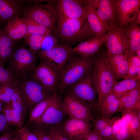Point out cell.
Masks as SVG:
<instances>
[{
	"mask_svg": "<svg viewBox=\"0 0 140 140\" xmlns=\"http://www.w3.org/2000/svg\"><path fill=\"white\" fill-rule=\"evenodd\" d=\"M135 56L140 58V49L138 50L136 52Z\"/></svg>",
	"mask_w": 140,
	"mask_h": 140,
	"instance_id": "50",
	"label": "cell"
},
{
	"mask_svg": "<svg viewBox=\"0 0 140 140\" xmlns=\"http://www.w3.org/2000/svg\"><path fill=\"white\" fill-rule=\"evenodd\" d=\"M9 124L15 125L14 123L11 115H4Z\"/></svg>",
	"mask_w": 140,
	"mask_h": 140,
	"instance_id": "49",
	"label": "cell"
},
{
	"mask_svg": "<svg viewBox=\"0 0 140 140\" xmlns=\"http://www.w3.org/2000/svg\"><path fill=\"white\" fill-rule=\"evenodd\" d=\"M83 140H103L102 138L94 131H90Z\"/></svg>",
	"mask_w": 140,
	"mask_h": 140,
	"instance_id": "43",
	"label": "cell"
},
{
	"mask_svg": "<svg viewBox=\"0 0 140 140\" xmlns=\"http://www.w3.org/2000/svg\"><path fill=\"white\" fill-rule=\"evenodd\" d=\"M24 1L0 0V12L2 24L23 14Z\"/></svg>",
	"mask_w": 140,
	"mask_h": 140,
	"instance_id": "18",
	"label": "cell"
},
{
	"mask_svg": "<svg viewBox=\"0 0 140 140\" xmlns=\"http://www.w3.org/2000/svg\"><path fill=\"white\" fill-rule=\"evenodd\" d=\"M102 139L103 140H116L111 139H105L103 138H102Z\"/></svg>",
	"mask_w": 140,
	"mask_h": 140,
	"instance_id": "54",
	"label": "cell"
},
{
	"mask_svg": "<svg viewBox=\"0 0 140 140\" xmlns=\"http://www.w3.org/2000/svg\"><path fill=\"white\" fill-rule=\"evenodd\" d=\"M132 137L131 136L127 130L120 129L112 139L116 140H128Z\"/></svg>",
	"mask_w": 140,
	"mask_h": 140,
	"instance_id": "41",
	"label": "cell"
},
{
	"mask_svg": "<svg viewBox=\"0 0 140 140\" xmlns=\"http://www.w3.org/2000/svg\"><path fill=\"white\" fill-rule=\"evenodd\" d=\"M116 118H113L110 123L98 133L97 134L102 138L108 139L112 138L113 135V125L116 121Z\"/></svg>",
	"mask_w": 140,
	"mask_h": 140,
	"instance_id": "37",
	"label": "cell"
},
{
	"mask_svg": "<svg viewBox=\"0 0 140 140\" xmlns=\"http://www.w3.org/2000/svg\"><path fill=\"white\" fill-rule=\"evenodd\" d=\"M23 17L25 19L27 26V32L26 36L32 34L46 36L53 34L49 29L27 17L24 16Z\"/></svg>",
	"mask_w": 140,
	"mask_h": 140,
	"instance_id": "27",
	"label": "cell"
},
{
	"mask_svg": "<svg viewBox=\"0 0 140 140\" xmlns=\"http://www.w3.org/2000/svg\"><path fill=\"white\" fill-rule=\"evenodd\" d=\"M93 65V57L76 56L69 59L60 75L57 86L60 94L69 86L91 73Z\"/></svg>",
	"mask_w": 140,
	"mask_h": 140,
	"instance_id": "3",
	"label": "cell"
},
{
	"mask_svg": "<svg viewBox=\"0 0 140 140\" xmlns=\"http://www.w3.org/2000/svg\"><path fill=\"white\" fill-rule=\"evenodd\" d=\"M48 135L50 140H70L62 128H59L51 129Z\"/></svg>",
	"mask_w": 140,
	"mask_h": 140,
	"instance_id": "35",
	"label": "cell"
},
{
	"mask_svg": "<svg viewBox=\"0 0 140 140\" xmlns=\"http://www.w3.org/2000/svg\"><path fill=\"white\" fill-rule=\"evenodd\" d=\"M106 39V36L103 37L94 36L79 43L72 50L81 57L93 58L99 51Z\"/></svg>",
	"mask_w": 140,
	"mask_h": 140,
	"instance_id": "17",
	"label": "cell"
},
{
	"mask_svg": "<svg viewBox=\"0 0 140 140\" xmlns=\"http://www.w3.org/2000/svg\"><path fill=\"white\" fill-rule=\"evenodd\" d=\"M16 84V81L9 82L0 86V101L5 104L10 102Z\"/></svg>",
	"mask_w": 140,
	"mask_h": 140,
	"instance_id": "28",
	"label": "cell"
},
{
	"mask_svg": "<svg viewBox=\"0 0 140 140\" xmlns=\"http://www.w3.org/2000/svg\"><path fill=\"white\" fill-rule=\"evenodd\" d=\"M13 136V134L10 132H5L0 136V140H12Z\"/></svg>",
	"mask_w": 140,
	"mask_h": 140,
	"instance_id": "47",
	"label": "cell"
},
{
	"mask_svg": "<svg viewBox=\"0 0 140 140\" xmlns=\"http://www.w3.org/2000/svg\"><path fill=\"white\" fill-rule=\"evenodd\" d=\"M67 88L68 89V93L86 103L93 102L96 100L97 93L93 82L91 73Z\"/></svg>",
	"mask_w": 140,
	"mask_h": 140,
	"instance_id": "12",
	"label": "cell"
},
{
	"mask_svg": "<svg viewBox=\"0 0 140 140\" xmlns=\"http://www.w3.org/2000/svg\"><path fill=\"white\" fill-rule=\"evenodd\" d=\"M37 54L23 47L16 49L6 68L16 80L31 75L36 67Z\"/></svg>",
	"mask_w": 140,
	"mask_h": 140,
	"instance_id": "4",
	"label": "cell"
},
{
	"mask_svg": "<svg viewBox=\"0 0 140 140\" xmlns=\"http://www.w3.org/2000/svg\"><path fill=\"white\" fill-rule=\"evenodd\" d=\"M16 80L9 71L0 65V86L10 81Z\"/></svg>",
	"mask_w": 140,
	"mask_h": 140,
	"instance_id": "38",
	"label": "cell"
},
{
	"mask_svg": "<svg viewBox=\"0 0 140 140\" xmlns=\"http://www.w3.org/2000/svg\"><path fill=\"white\" fill-rule=\"evenodd\" d=\"M56 1L23 7L24 16L49 29L53 33L58 19Z\"/></svg>",
	"mask_w": 140,
	"mask_h": 140,
	"instance_id": "5",
	"label": "cell"
},
{
	"mask_svg": "<svg viewBox=\"0 0 140 140\" xmlns=\"http://www.w3.org/2000/svg\"><path fill=\"white\" fill-rule=\"evenodd\" d=\"M120 110V103L119 99H117L104 108L100 109L101 117L109 119L115 113Z\"/></svg>",
	"mask_w": 140,
	"mask_h": 140,
	"instance_id": "33",
	"label": "cell"
},
{
	"mask_svg": "<svg viewBox=\"0 0 140 140\" xmlns=\"http://www.w3.org/2000/svg\"><path fill=\"white\" fill-rule=\"evenodd\" d=\"M140 7V0H116V8L120 26L122 27L132 20Z\"/></svg>",
	"mask_w": 140,
	"mask_h": 140,
	"instance_id": "14",
	"label": "cell"
},
{
	"mask_svg": "<svg viewBox=\"0 0 140 140\" xmlns=\"http://www.w3.org/2000/svg\"><path fill=\"white\" fill-rule=\"evenodd\" d=\"M134 22L138 24H140V10L137 12L132 20Z\"/></svg>",
	"mask_w": 140,
	"mask_h": 140,
	"instance_id": "48",
	"label": "cell"
},
{
	"mask_svg": "<svg viewBox=\"0 0 140 140\" xmlns=\"http://www.w3.org/2000/svg\"><path fill=\"white\" fill-rule=\"evenodd\" d=\"M65 113H66L63 108L61 99L59 96H57L41 116L34 122L38 124H58L62 120Z\"/></svg>",
	"mask_w": 140,
	"mask_h": 140,
	"instance_id": "15",
	"label": "cell"
},
{
	"mask_svg": "<svg viewBox=\"0 0 140 140\" xmlns=\"http://www.w3.org/2000/svg\"><path fill=\"white\" fill-rule=\"evenodd\" d=\"M136 78L138 79V80L140 81V71L137 74L136 76Z\"/></svg>",
	"mask_w": 140,
	"mask_h": 140,
	"instance_id": "51",
	"label": "cell"
},
{
	"mask_svg": "<svg viewBox=\"0 0 140 140\" xmlns=\"http://www.w3.org/2000/svg\"><path fill=\"white\" fill-rule=\"evenodd\" d=\"M17 137L19 140H39L37 137L32 133L28 128L23 127L17 132Z\"/></svg>",
	"mask_w": 140,
	"mask_h": 140,
	"instance_id": "36",
	"label": "cell"
},
{
	"mask_svg": "<svg viewBox=\"0 0 140 140\" xmlns=\"http://www.w3.org/2000/svg\"><path fill=\"white\" fill-rule=\"evenodd\" d=\"M106 27V39L105 42L107 48V54H122L128 56L129 41L122 27L110 26Z\"/></svg>",
	"mask_w": 140,
	"mask_h": 140,
	"instance_id": "8",
	"label": "cell"
},
{
	"mask_svg": "<svg viewBox=\"0 0 140 140\" xmlns=\"http://www.w3.org/2000/svg\"><path fill=\"white\" fill-rule=\"evenodd\" d=\"M140 85V81L136 77L125 78L116 82L111 91L119 99L124 94Z\"/></svg>",
	"mask_w": 140,
	"mask_h": 140,
	"instance_id": "24",
	"label": "cell"
},
{
	"mask_svg": "<svg viewBox=\"0 0 140 140\" xmlns=\"http://www.w3.org/2000/svg\"><path fill=\"white\" fill-rule=\"evenodd\" d=\"M12 110V107L9 104H7L2 108L1 112L4 115H11Z\"/></svg>",
	"mask_w": 140,
	"mask_h": 140,
	"instance_id": "46",
	"label": "cell"
},
{
	"mask_svg": "<svg viewBox=\"0 0 140 140\" xmlns=\"http://www.w3.org/2000/svg\"><path fill=\"white\" fill-rule=\"evenodd\" d=\"M58 40L53 34L45 36L43 40L40 50H47L59 45Z\"/></svg>",
	"mask_w": 140,
	"mask_h": 140,
	"instance_id": "34",
	"label": "cell"
},
{
	"mask_svg": "<svg viewBox=\"0 0 140 140\" xmlns=\"http://www.w3.org/2000/svg\"><path fill=\"white\" fill-rule=\"evenodd\" d=\"M2 29L7 36L15 40L24 38L27 32L26 22L23 17H17L8 21Z\"/></svg>",
	"mask_w": 140,
	"mask_h": 140,
	"instance_id": "19",
	"label": "cell"
},
{
	"mask_svg": "<svg viewBox=\"0 0 140 140\" xmlns=\"http://www.w3.org/2000/svg\"><path fill=\"white\" fill-rule=\"evenodd\" d=\"M122 113L131 111L140 102V85L123 94L119 99Z\"/></svg>",
	"mask_w": 140,
	"mask_h": 140,
	"instance_id": "23",
	"label": "cell"
},
{
	"mask_svg": "<svg viewBox=\"0 0 140 140\" xmlns=\"http://www.w3.org/2000/svg\"><path fill=\"white\" fill-rule=\"evenodd\" d=\"M129 41V57L135 56L136 52L140 49V27L131 21L121 27Z\"/></svg>",
	"mask_w": 140,
	"mask_h": 140,
	"instance_id": "20",
	"label": "cell"
},
{
	"mask_svg": "<svg viewBox=\"0 0 140 140\" xmlns=\"http://www.w3.org/2000/svg\"><path fill=\"white\" fill-rule=\"evenodd\" d=\"M16 40L7 36L0 26V65L4 66L15 50Z\"/></svg>",
	"mask_w": 140,
	"mask_h": 140,
	"instance_id": "22",
	"label": "cell"
},
{
	"mask_svg": "<svg viewBox=\"0 0 140 140\" xmlns=\"http://www.w3.org/2000/svg\"><path fill=\"white\" fill-rule=\"evenodd\" d=\"M128 60V69L125 78L136 77L140 71V58L136 56H132L129 57Z\"/></svg>",
	"mask_w": 140,
	"mask_h": 140,
	"instance_id": "31",
	"label": "cell"
},
{
	"mask_svg": "<svg viewBox=\"0 0 140 140\" xmlns=\"http://www.w3.org/2000/svg\"><path fill=\"white\" fill-rule=\"evenodd\" d=\"M45 36L36 34L30 35L24 38V41L29 46V49L37 54L41 49Z\"/></svg>",
	"mask_w": 140,
	"mask_h": 140,
	"instance_id": "30",
	"label": "cell"
},
{
	"mask_svg": "<svg viewBox=\"0 0 140 140\" xmlns=\"http://www.w3.org/2000/svg\"><path fill=\"white\" fill-rule=\"evenodd\" d=\"M86 7V18L94 35L100 37H104L107 33L106 28L98 15L96 10L87 2Z\"/></svg>",
	"mask_w": 140,
	"mask_h": 140,
	"instance_id": "21",
	"label": "cell"
},
{
	"mask_svg": "<svg viewBox=\"0 0 140 140\" xmlns=\"http://www.w3.org/2000/svg\"><path fill=\"white\" fill-rule=\"evenodd\" d=\"M93 58L94 65L91 75L98 95L97 104H98L109 94L117 80L111 69L106 52L99 51Z\"/></svg>",
	"mask_w": 140,
	"mask_h": 140,
	"instance_id": "2",
	"label": "cell"
},
{
	"mask_svg": "<svg viewBox=\"0 0 140 140\" xmlns=\"http://www.w3.org/2000/svg\"><path fill=\"white\" fill-rule=\"evenodd\" d=\"M62 129L70 140H83L90 131L89 121L70 117Z\"/></svg>",
	"mask_w": 140,
	"mask_h": 140,
	"instance_id": "13",
	"label": "cell"
},
{
	"mask_svg": "<svg viewBox=\"0 0 140 140\" xmlns=\"http://www.w3.org/2000/svg\"><path fill=\"white\" fill-rule=\"evenodd\" d=\"M53 34L59 44L71 47L95 36L86 18L68 19L58 21Z\"/></svg>",
	"mask_w": 140,
	"mask_h": 140,
	"instance_id": "1",
	"label": "cell"
},
{
	"mask_svg": "<svg viewBox=\"0 0 140 140\" xmlns=\"http://www.w3.org/2000/svg\"><path fill=\"white\" fill-rule=\"evenodd\" d=\"M32 76L49 92L57 88L60 74L44 61L41 60Z\"/></svg>",
	"mask_w": 140,
	"mask_h": 140,
	"instance_id": "10",
	"label": "cell"
},
{
	"mask_svg": "<svg viewBox=\"0 0 140 140\" xmlns=\"http://www.w3.org/2000/svg\"><path fill=\"white\" fill-rule=\"evenodd\" d=\"M128 59L109 65L111 69L117 80L124 79L129 67Z\"/></svg>",
	"mask_w": 140,
	"mask_h": 140,
	"instance_id": "29",
	"label": "cell"
},
{
	"mask_svg": "<svg viewBox=\"0 0 140 140\" xmlns=\"http://www.w3.org/2000/svg\"><path fill=\"white\" fill-rule=\"evenodd\" d=\"M2 103L0 101V112L1 111L2 108Z\"/></svg>",
	"mask_w": 140,
	"mask_h": 140,
	"instance_id": "52",
	"label": "cell"
},
{
	"mask_svg": "<svg viewBox=\"0 0 140 140\" xmlns=\"http://www.w3.org/2000/svg\"><path fill=\"white\" fill-rule=\"evenodd\" d=\"M116 0H100L97 15L106 26L120 27L116 8Z\"/></svg>",
	"mask_w": 140,
	"mask_h": 140,
	"instance_id": "16",
	"label": "cell"
},
{
	"mask_svg": "<svg viewBox=\"0 0 140 140\" xmlns=\"http://www.w3.org/2000/svg\"><path fill=\"white\" fill-rule=\"evenodd\" d=\"M12 109L11 115L14 123L15 126L20 129L22 128L23 127V118L21 114L16 111L12 107Z\"/></svg>",
	"mask_w": 140,
	"mask_h": 140,
	"instance_id": "40",
	"label": "cell"
},
{
	"mask_svg": "<svg viewBox=\"0 0 140 140\" xmlns=\"http://www.w3.org/2000/svg\"><path fill=\"white\" fill-rule=\"evenodd\" d=\"M62 104L65 113L70 117L89 122L93 119L90 109L86 104L69 93L65 96Z\"/></svg>",
	"mask_w": 140,
	"mask_h": 140,
	"instance_id": "11",
	"label": "cell"
},
{
	"mask_svg": "<svg viewBox=\"0 0 140 140\" xmlns=\"http://www.w3.org/2000/svg\"><path fill=\"white\" fill-rule=\"evenodd\" d=\"M8 124L4 115L2 113H0V132L5 131Z\"/></svg>",
	"mask_w": 140,
	"mask_h": 140,
	"instance_id": "42",
	"label": "cell"
},
{
	"mask_svg": "<svg viewBox=\"0 0 140 140\" xmlns=\"http://www.w3.org/2000/svg\"><path fill=\"white\" fill-rule=\"evenodd\" d=\"M8 104H10L24 118L25 115L27 106L24 97L16 84L15 86L10 101Z\"/></svg>",
	"mask_w": 140,
	"mask_h": 140,
	"instance_id": "26",
	"label": "cell"
},
{
	"mask_svg": "<svg viewBox=\"0 0 140 140\" xmlns=\"http://www.w3.org/2000/svg\"><path fill=\"white\" fill-rule=\"evenodd\" d=\"M113 119H107L101 117L96 120L94 121V131L98 134L101 130L105 128L112 121Z\"/></svg>",
	"mask_w": 140,
	"mask_h": 140,
	"instance_id": "39",
	"label": "cell"
},
{
	"mask_svg": "<svg viewBox=\"0 0 140 140\" xmlns=\"http://www.w3.org/2000/svg\"><path fill=\"white\" fill-rule=\"evenodd\" d=\"M86 3L83 0H57V22L68 19L86 18Z\"/></svg>",
	"mask_w": 140,
	"mask_h": 140,
	"instance_id": "9",
	"label": "cell"
},
{
	"mask_svg": "<svg viewBox=\"0 0 140 140\" xmlns=\"http://www.w3.org/2000/svg\"><path fill=\"white\" fill-rule=\"evenodd\" d=\"M2 24V23L0 12V26H1V25Z\"/></svg>",
	"mask_w": 140,
	"mask_h": 140,
	"instance_id": "53",
	"label": "cell"
},
{
	"mask_svg": "<svg viewBox=\"0 0 140 140\" xmlns=\"http://www.w3.org/2000/svg\"><path fill=\"white\" fill-rule=\"evenodd\" d=\"M55 92L36 104L32 110L26 125L38 120L57 96Z\"/></svg>",
	"mask_w": 140,
	"mask_h": 140,
	"instance_id": "25",
	"label": "cell"
},
{
	"mask_svg": "<svg viewBox=\"0 0 140 140\" xmlns=\"http://www.w3.org/2000/svg\"><path fill=\"white\" fill-rule=\"evenodd\" d=\"M128 126L127 130L131 134V139L133 140H140V121L135 113L131 123Z\"/></svg>",
	"mask_w": 140,
	"mask_h": 140,
	"instance_id": "32",
	"label": "cell"
},
{
	"mask_svg": "<svg viewBox=\"0 0 140 140\" xmlns=\"http://www.w3.org/2000/svg\"><path fill=\"white\" fill-rule=\"evenodd\" d=\"M37 54L41 60L45 62L60 75L67 61L77 54L71 47L59 44L48 50H40Z\"/></svg>",
	"mask_w": 140,
	"mask_h": 140,
	"instance_id": "6",
	"label": "cell"
},
{
	"mask_svg": "<svg viewBox=\"0 0 140 140\" xmlns=\"http://www.w3.org/2000/svg\"><path fill=\"white\" fill-rule=\"evenodd\" d=\"M37 137L39 140H50L47 134L41 131H36L33 133Z\"/></svg>",
	"mask_w": 140,
	"mask_h": 140,
	"instance_id": "44",
	"label": "cell"
},
{
	"mask_svg": "<svg viewBox=\"0 0 140 140\" xmlns=\"http://www.w3.org/2000/svg\"><path fill=\"white\" fill-rule=\"evenodd\" d=\"M86 1L89 5L96 10L99 8L100 0H86Z\"/></svg>",
	"mask_w": 140,
	"mask_h": 140,
	"instance_id": "45",
	"label": "cell"
},
{
	"mask_svg": "<svg viewBox=\"0 0 140 140\" xmlns=\"http://www.w3.org/2000/svg\"><path fill=\"white\" fill-rule=\"evenodd\" d=\"M16 84L24 97L26 106L30 107L35 106L51 95L31 75L16 80Z\"/></svg>",
	"mask_w": 140,
	"mask_h": 140,
	"instance_id": "7",
	"label": "cell"
}]
</instances>
